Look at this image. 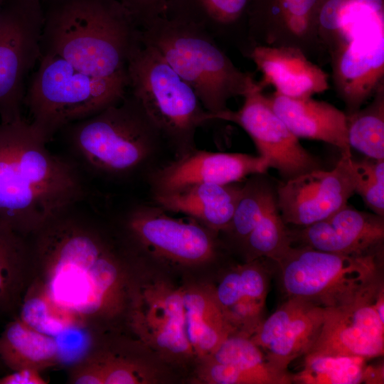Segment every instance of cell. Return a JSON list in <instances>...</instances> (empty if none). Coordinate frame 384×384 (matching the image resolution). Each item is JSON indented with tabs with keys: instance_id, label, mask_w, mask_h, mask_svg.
Here are the masks:
<instances>
[{
	"instance_id": "1",
	"label": "cell",
	"mask_w": 384,
	"mask_h": 384,
	"mask_svg": "<svg viewBox=\"0 0 384 384\" xmlns=\"http://www.w3.org/2000/svg\"><path fill=\"white\" fill-rule=\"evenodd\" d=\"M81 203L28 238L31 263L40 272L37 281L50 301L83 327L118 312L125 279L121 254Z\"/></svg>"
},
{
	"instance_id": "2",
	"label": "cell",
	"mask_w": 384,
	"mask_h": 384,
	"mask_svg": "<svg viewBox=\"0 0 384 384\" xmlns=\"http://www.w3.org/2000/svg\"><path fill=\"white\" fill-rule=\"evenodd\" d=\"M47 144L23 119L0 122V223L26 237L87 196L79 167Z\"/></svg>"
},
{
	"instance_id": "3",
	"label": "cell",
	"mask_w": 384,
	"mask_h": 384,
	"mask_svg": "<svg viewBox=\"0 0 384 384\" xmlns=\"http://www.w3.org/2000/svg\"><path fill=\"white\" fill-rule=\"evenodd\" d=\"M40 51L72 73L128 90L127 66L139 28L117 0H48Z\"/></svg>"
},
{
	"instance_id": "4",
	"label": "cell",
	"mask_w": 384,
	"mask_h": 384,
	"mask_svg": "<svg viewBox=\"0 0 384 384\" xmlns=\"http://www.w3.org/2000/svg\"><path fill=\"white\" fill-rule=\"evenodd\" d=\"M62 130L79 169L110 181L146 176L159 166L156 161L166 145L129 90L120 102Z\"/></svg>"
},
{
	"instance_id": "5",
	"label": "cell",
	"mask_w": 384,
	"mask_h": 384,
	"mask_svg": "<svg viewBox=\"0 0 384 384\" xmlns=\"http://www.w3.org/2000/svg\"><path fill=\"white\" fill-rule=\"evenodd\" d=\"M139 38L194 90L209 117L257 85L253 73L237 68L215 38L192 24L161 16L140 28Z\"/></svg>"
},
{
	"instance_id": "6",
	"label": "cell",
	"mask_w": 384,
	"mask_h": 384,
	"mask_svg": "<svg viewBox=\"0 0 384 384\" xmlns=\"http://www.w3.org/2000/svg\"><path fill=\"white\" fill-rule=\"evenodd\" d=\"M128 90L139 101L166 146L181 156L196 148V129L209 122L194 90L140 38L129 56Z\"/></svg>"
},
{
	"instance_id": "7",
	"label": "cell",
	"mask_w": 384,
	"mask_h": 384,
	"mask_svg": "<svg viewBox=\"0 0 384 384\" xmlns=\"http://www.w3.org/2000/svg\"><path fill=\"white\" fill-rule=\"evenodd\" d=\"M274 262L287 297L324 309L347 304L383 279V257L350 256L291 245Z\"/></svg>"
},
{
	"instance_id": "8",
	"label": "cell",
	"mask_w": 384,
	"mask_h": 384,
	"mask_svg": "<svg viewBox=\"0 0 384 384\" xmlns=\"http://www.w3.org/2000/svg\"><path fill=\"white\" fill-rule=\"evenodd\" d=\"M43 19L41 0H4L1 6V123L23 119L25 81L38 61Z\"/></svg>"
},
{
	"instance_id": "9",
	"label": "cell",
	"mask_w": 384,
	"mask_h": 384,
	"mask_svg": "<svg viewBox=\"0 0 384 384\" xmlns=\"http://www.w3.org/2000/svg\"><path fill=\"white\" fill-rule=\"evenodd\" d=\"M122 221L134 245L158 260L197 266L217 256L218 232L190 217L176 218L155 204H139L127 210Z\"/></svg>"
},
{
	"instance_id": "10",
	"label": "cell",
	"mask_w": 384,
	"mask_h": 384,
	"mask_svg": "<svg viewBox=\"0 0 384 384\" xmlns=\"http://www.w3.org/2000/svg\"><path fill=\"white\" fill-rule=\"evenodd\" d=\"M210 121L235 123L252 139L259 156L277 171L283 181L321 169L318 158L306 150L272 109L258 84L244 97L242 107L210 115Z\"/></svg>"
},
{
	"instance_id": "11",
	"label": "cell",
	"mask_w": 384,
	"mask_h": 384,
	"mask_svg": "<svg viewBox=\"0 0 384 384\" xmlns=\"http://www.w3.org/2000/svg\"><path fill=\"white\" fill-rule=\"evenodd\" d=\"M329 57L336 94L353 114L384 82V16L356 26Z\"/></svg>"
},
{
	"instance_id": "12",
	"label": "cell",
	"mask_w": 384,
	"mask_h": 384,
	"mask_svg": "<svg viewBox=\"0 0 384 384\" xmlns=\"http://www.w3.org/2000/svg\"><path fill=\"white\" fill-rule=\"evenodd\" d=\"M356 174L352 156H341L329 171L315 169L277 186V205L287 225L304 227L347 205L355 193Z\"/></svg>"
},
{
	"instance_id": "13",
	"label": "cell",
	"mask_w": 384,
	"mask_h": 384,
	"mask_svg": "<svg viewBox=\"0 0 384 384\" xmlns=\"http://www.w3.org/2000/svg\"><path fill=\"white\" fill-rule=\"evenodd\" d=\"M183 289L164 282L135 291L129 311L134 334L147 347L171 360L193 356L187 337Z\"/></svg>"
},
{
	"instance_id": "14",
	"label": "cell",
	"mask_w": 384,
	"mask_h": 384,
	"mask_svg": "<svg viewBox=\"0 0 384 384\" xmlns=\"http://www.w3.org/2000/svg\"><path fill=\"white\" fill-rule=\"evenodd\" d=\"M383 282L347 304L325 308L319 334L304 356H361L366 359L383 356L384 324L374 308L375 297Z\"/></svg>"
},
{
	"instance_id": "15",
	"label": "cell",
	"mask_w": 384,
	"mask_h": 384,
	"mask_svg": "<svg viewBox=\"0 0 384 384\" xmlns=\"http://www.w3.org/2000/svg\"><path fill=\"white\" fill-rule=\"evenodd\" d=\"M270 169L260 156L195 149L159 164L146 176L152 196L165 195L203 183L244 181Z\"/></svg>"
},
{
	"instance_id": "16",
	"label": "cell",
	"mask_w": 384,
	"mask_h": 384,
	"mask_svg": "<svg viewBox=\"0 0 384 384\" xmlns=\"http://www.w3.org/2000/svg\"><path fill=\"white\" fill-rule=\"evenodd\" d=\"M289 228L291 245L350 256L383 257L384 216L348 205L304 227Z\"/></svg>"
},
{
	"instance_id": "17",
	"label": "cell",
	"mask_w": 384,
	"mask_h": 384,
	"mask_svg": "<svg viewBox=\"0 0 384 384\" xmlns=\"http://www.w3.org/2000/svg\"><path fill=\"white\" fill-rule=\"evenodd\" d=\"M324 308L298 297L287 299L265 319L250 339L269 363L288 373L289 364L308 353L324 320Z\"/></svg>"
},
{
	"instance_id": "18",
	"label": "cell",
	"mask_w": 384,
	"mask_h": 384,
	"mask_svg": "<svg viewBox=\"0 0 384 384\" xmlns=\"http://www.w3.org/2000/svg\"><path fill=\"white\" fill-rule=\"evenodd\" d=\"M320 1L252 0L247 23L251 48L284 46L299 48L307 56L322 53L316 30Z\"/></svg>"
},
{
	"instance_id": "19",
	"label": "cell",
	"mask_w": 384,
	"mask_h": 384,
	"mask_svg": "<svg viewBox=\"0 0 384 384\" xmlns=\"http://www.w3.org/2000/svg\"><path fill=\"white\" fill-rule=\"evenodd\" d=\"M269 258L261 257L238 265L223 275L212 288L234 334L250 337L264 319L269 289Z\"/></svg>"
},
{
	"instance_id": "20",
	"label": "cell",
	"mask_w": 384,
	"mask_h": 384,
	"mask_svg": "<svg viewBox=\"0 0 384 384\" xmlns=\"http://www.w3.org/2000/svg\"><path fill=\"white\" fill-rule=\"evenodd\" d=\"M246 56L262 73V90L272 85L280 95L305 98L329 89L328 74L299 48L256 45Z\"/></svg>"
},
{
	"instance_id": "21",
	"label": "cell",
	"mask_w": 384,
	"mask_h": 384,
	"mask_svg": "<svg viewBox=\"0 0 384 384\" xmlns=\"http://www.w3.org/2000/svg\"><path fill=\"white\" fill-rule=\"evenodd\" d=\"M267 97L275 114L297 138L328 143L338 148L341 156H352L345 112L311 97L293 98L276 92Z\"/></svg>"
},
{
	"instance_id": "22",
	"label": "cell",
	"mask_w": 384,
	"mask_h": 384,
	"mask_svg": "<svg viewBox=\"0 0 384 384\" xmlns=\"http://www.w3.org/2000/svg\"><path fill=\"white\" fill-rule=\"evenodd\" d=\"M252 0H169L164 16L192 24L216 41L236 46L246 55L251 46L247 23Z\"/></svg>"
},
{
	"instance_id": "23",
	"label": "cell",
	"mask_w": 384,
	"mask_h": 384,
	"mask_svg": "<svg viewBox=\"0 0 384 384\" xmlns=\"http://www.w3.org/2000/svg\"><path fill=\"white\" fill-rule=\"evenodd\" d=\"M243 182L203 183L180 191L152 196L154 204L181 213L218 233L229 225L242 192Z\"/></svg>"
},
{
	"instance_id": "24",
	"label": "cell",
	"mask_w": 384,
	"mask_h": 384,
	"mask_svg": "<svg viewBox=\"0 0 384 384\" xmlns=\"http://www.w3.org/2000/svg\"><path fill=\"white\" fill-rule=\"evenodd\" d=\"M188 340L193 356L200 361L210 356L234 330L218 303L212 288L183 289Z\"/></svg>"
},
{
	"instance_id": "25",
	"label": "cell",
	"mask_w": 384,
	"mask_h": 384,
	"mask_svg": "<svg viewBox=\"0 0 384 384\" xmlns=\"http://www.w3.org/2000/svg\"><path fill=\"white\" fill-rule=\"evenodd\" d=\"M0 361L11 370L33 368L41 371L60 363L56 338L18 317L6 324L0 336Z\"/></svg>"
},
{
	"instance_id": "26",
	"label": "cell",
	"mask_w": 384,
	"mask_h": 384,
	"mask_svg": "<svg viewBox=\"0 0 384 384\" xmlns=\"http://www.w3.org/2000/svg\"><path fill=\"white\" fill-rule=\"evenodd\" d=\"M384 15V0H321L316 21L321 53L329 54L362 23Z\"/></svg>"
},
{
	"instance_id": "27",
	"label": "cell",
	"mask_w": 384,
	"mask_h": 384,
	"mask_svg": "<svg viewBox=\"0 0 384 384\" xmlns=\"http://www.w3.org/2000/svg\"><path fill=\"white\" fill-rule=\"evenodd\" d=\"M31 265L28 237L0 223L1 313H10L20 305Z\"/></svg>"
},
{
	"instance_id": "28",
	"label": "cell",
	"mask_w": 384,
	"mask_h": 384,
	"mask_svg": "<svg viewBox=\"0 0 384 384\" xmlns=\"http://www.w3.org/2000/svg\"><path fill=\"white\" fill-rule=\"evenodd\" d=\"M205 359L233 366L256 377L261 384L292 383V375L272 367L250 337L244 335H230L210 356Z\"/></svg>"
},
{
	"instance_id": "29",
	"label": "cell",
	"mask_w": 384,
	"mask_h": 384,
	"mask_svg": "<svg viewBox=\"0 0 384 384\" xmlns=\"http://www.w3.org/2000/svg\"><path fill=\"white\" fill-rule=\"evenodd\" d=\"M364 108L346 114L351 148L374 159H384V82Z\"/></svg>"
},
{
	"instance_id": "30",
	"label": "cell",
	"mask_w": 384,
	"mask_h": 384,
	"mask_svg": "<svg viewBox=\"0 0 384 384\" xmlns=\"http://www.w3.org/2000/svg\"><path fill=\"white\" fill-rule=\"evenodd\" d=\"M304 366L292 375V383L358 384L363 383L366 358L361 356H306Z\"/></svg>"
},
{
	"instance_id": "31",
	"label": "cell",
	"mask_w": 384,
	"mask_h": 384,
	"mask_svg": "<svg viewBox=\"0 0 384 384\" xmlns=\"http://www.w3.org/2000/svg\"><path fill=\"white\" fill-rule=\"evenodd\" d=\"M18 318L35 329L58 336L75 328H82L72 316L58 308L36 280L21 299Z\"/></svg>"
},
{
	"instance_id": "32",
	"label": "cell",
	"mask_w": 384,
	"mask_h": 384,
	"mask_svg": "<svg viewBox=\"0 0 384 384\" xmlns=\"http://www.w3.org/2000/svg\"><path fill=\"white\" fill-rule=\"evenodd\" d=\"M356 174L355 193L373 213L384 216V159H353Z\"/></svg>"
},
{
	"instance_id": "33",
	"label": "cell",
	"mask_w": 384,
	"mask_h": 384,
	"mask_svg": "<svg viewBox=\"0 0 384 384\" xmlns=\"http://www.w3.org/2000/svg\"><path fill=\"white\" fill-rule=\"evenodd\" d=\"M88 355L97 368L102 384H140L151 380L147 368L136 361L110 353Z\"/></svg>"
},
{
	"instance_id": "34",
	"label": "cell",
	"mask_w": 384,
	"mask_h": 384,
	"mask_svg": "<svg viewBox=\"0 0 384 384\" xmlns=\"http://www.w3.org/2000/svg\"><path fill=\"white\" fill-rule=\"evenodd\" d=\"M140 29L164 16L169 0H117Z\"/></svg>"
},
{
	"instance_id": "35",
	"label": "cell",
	"mask_w": 384,
	"mask_h": 384,
	"mask_svg": "<svg viewBox=\"0 0 384 384\" xmlns=\"http://www.w3.org/2000/svg\"><path fill=\"white\" fill-rule=\"evenodd\" d=\"M48 381L41 374V371L33 368L12 370L0 377V384H46Z\"/></svg>"
},
{
	"instance_id": "36",
	"label": "cell",
	"mask_w": 384,
	"mask_h": 384,
	"mask_svg": "<svg viewBox=\"0 0 384 384\" xmlns=\"http://www.w3.org/2000/svg\"><path fill=\"white\" fill-rule=\"evenodd\" d=\"M363 383L368 384L384 383L383 363L366 365L363 373Z\"/></svg>"
},
{
	"instance_id": "37",
	"label": "cell",
	"mask_w": 384,
	"mask_h": 384,
	"mask_svg": "<svg viewBox=\"0 0 384 384\" xmlns=\"http://www.w3.org/2000/svg\"><path fill=\"white\" fill-rule=\"evenodd\" d=\"M374 308L382 324H384V282H383L376 292Z\"/></svg>"
},
{
	"instance_id": "38",
	"label": "cell",
	"mask_w": 384,
	"mask_h": 384,
	"mask_svg": "<svg viewBox=\"0 0 384 384\" xmlns=\"http://www.w3.org/2000/svg\"><path fill=\"white\" fill-rule=\"evenodd\" d=\"M4 0H0V8H1V6L2 4V3L4 2Z\"/></svg>"
},
{
	"instance_id": "39",
	"label": "cell",
	"mask_w": 384,
	"mask_h": 384,
	"mask_svg": "<svg viewBox=\"0 0 384 384\" xmlns=\"http://www.w3.org/2000/svg\"><path fill=\"white\" fill-rule=\"evenodd\" d=\"M41 1H42L43 2H45V1H48V0H41Z\"/></svg>"
},
{
	"instance_id": "40",
	"label": "cell",
	"mask_w": 384,
	"mask_h": 384,
	"mask_svg": "<svg viewBox=\"0 0 384 384\" xmlns=\"http://www.w3.org/2000/svg\"><path fill=\"white\" fill-rule=\"evenodd\" d=\"M0 364H2L1 362V361H0Z\"/></svg>"
}]
</instances>
